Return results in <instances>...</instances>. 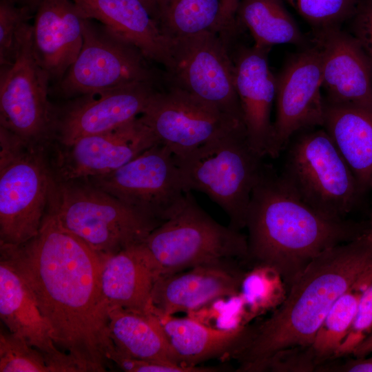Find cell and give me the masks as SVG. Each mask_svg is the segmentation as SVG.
<instances>
[{
	"label": "cell",
	"instance_id": "6da1fadb",
	"mask_svg": "<svg viewBox=\"0 0 372 372\" xmlns=\"http://www.w3.org/2000/svg\"><path fill=\"white\" fill-rule=\"evenodd\" d=\"M0 258L30 289L57 348L80 372L106 371L115 347L102 291L101 255L46 213L32 239L0 244Z\"/></svg>",
	"mask_w": 372,
	"mask_h": 372
},
{
	"label": "cell",
	"instance_id": "7a4b0ae2",
	"mask_svg": "<svg viewBox=\"0 0 372 372\" xmlns=\"http://www.w3.org/2000/svg\"><path fill=\"white\" fill-rule=\"evenodd\" d=\"M245 227L249 262L276 269L288 289L313 258L361 237L367 229L359 223L316 211L266 163L251 192Z\"/></svg>",
	"mask_w": 372,
	"mask_h": 372
},
{
	"label": "cell",
	"instance_id": "3957f363",
	"mask_svg": "<svg viewBox=\"0 0 372 372\" xmlns=\"http://www.w3.org/2000/svg\"><path fill=\"white\" fill-rule=\"evenodd\" d=\"M371 265L372 249L364 235L313 258L289 287L283 303L254 327L249 342L234 358L240 362L238 371H247L282 349L311 347L334 302Z\"/></svg>",
	"mask_w": 372,
	"mask_h": 372
},
{
	"label": "cell",
	"instance_id": "277c9868",
	"mask_svg": "<svg viewBox=\"0 0 372 372\" xmlns=\"http://www.w3.org/2000/svg\"><path fill=\"white\" fill-rule=\"evenodd\" d=\"M46 213L101 255L143 242L161 225L87 180H53Z\"/></svg>",
	"mask_w": 372,
	"mask_h": 372
},
{
	"label": "cell",
	"instance_id": "5b68a950",
	"mask_svg": "<svg viewBox=\"0 0 372 372\" xmlns=\"http://www.w3.org/2000/svg\"><path fill=\"white\" fill-rule=\"evenodd\" d=\"M174 156L188 192L208 196L226 213L231 228L245 227L251 192L264 163L249 145L244 127Z\"/></svg>",
	"mask_w": 372,
	"mask_h": 372
},
{
	"label": "cell",
	"instance_id": "8992f818",
	"mask_svg": "<svg viewBox=\"0 0 372 372\" xmlns=\"http://www.w3.org/2000/svg\"><path fill=\"white\" fill-rule=\"evenodd\" d=\"M283 151L279 175L285 185L320 214L345 219L363 192L324 128L297 132Z\"/></svg>",
	"mask_w": 372,
	"mask_h": 372
},
{
	"label": "cell",
	"instance_id": "52a82bcc",
	"mask_svg": "<svg viewBox=\"0 0 372 372\" xmlns=\"http://www.w3.org/2000/svg\"><path fill=\"white\" fill-rule=\"evenodd\" d=\"M144 243L159 276L200 265L249 262L247 237L214 220L191 192L182 207L155 228Z\"/></svg>",
	"mask_w": 372,
	"mask_h": 372
},
{
	"label": "cell",
	"instance_id": "ba28073f",
	"mask_svg": "<svg viewBox=\"0 0 372 372\" xmlns=\"http://www.w3.org/2000/svg\"><path fill=\"white\" fill-rule=\"evenodd\" d=\"M0 244L18 245L38 234L53 180L41 146L0 127Z\"/></svg>",
	"mask_w": 372,
	"mask_h": 372
},
{
	"label": "cell",
	"instance_id": "9c48e42d",
	"mask_svg": "<svg viewBox=\"0 0 372 372\" xmlns=\"http://www.w3.org/2000/svg\"><path fill=\"white\" fill-rule=\"evenodd\" d=\"M84 179L161 224L182 207L189 192L173 153L161 144L114 171Z\"/></svg>",
	"mask_w": 372,
	"mask_h": 372
},
{
	"label": "cell",
	"instance_id": "30bf717a",
	"mask_svg": "<svg viewBox=\"0 0 372 372\" xmlns=\"http://www.w3.org/2000/svg\"><path fill=\"white\" fill-rule=\"evenodd\" d=\"M147 61L135 46L86 18L80 53L57 82L56 90L64 96H79L136 83H154L156 75Z\"/></svg>",
	"mask_w": 372,
	"mask_h": 372
},
{
	"label": "cell",
	"instance_id": "8fae6325",
	"mask_svg": "<svg viewBox=\"0 0 372 372\" xmlns=\"http://www.w3.org/2000/svg\"><path fill=\"white\" fill-rule=\"evenodd\" d=\"M227 41L212 32L168 40L171 65L167 72L174 85L244 126Z\"/></svg>",
	"mask_w": 372,
	"mask_h": 372
},
{
	"label": "cell",
	"instance_id": "7c38bea8",
	"mask_svg": "<svg viewBox=\"0 0 372 372\" xmlns=\"http://www.w3.org/2000/svg\"><path fill=\"white\" fill-rule=\"evenodd\" d=\"M32 26L16 58L0 70V127L42 146L55 135L56 110L48 98L50 77L34 53Z\"/></svg>",
	"mask_w": 372,
	"mask_h": 372
},
{
	"label": "cell",
	"instance_id": "4fadbf2b",
	"mask_svg": "<svg viewBox=\"0 0 372 372\" xmlns=\"http://www.w3.org/2000/svg\"><path fill=\"white\" fill-rule=\"evenodd\" d=\"M140 118L174 155L192 151L233 129L245 128L214 105L174 85L157 90Z\"/></svg>",
	"mask_w": 372,
	"mask_h": 372
},
{
	"label": "cell",
	"instance_id": "5bb4252c",
	"mask_svg": "<svg viewBox=\"0 0 372 372\" xmlns=\"http://www.w3.org/2000/svg\"><path fill=\"white\" fill-rule=\"evenodd\" d=\"M276 76V116L273 122L276 158L297 132L323 127L325 113L322 54L313 42L289 58Z\"/></svg>",
	"mask_w": 372,
	"mask_h": 372
},
{
	"label": "cell",
	"instance_id": "9a60e30c",
	"mask_svg": "<svg viewBox=\"0 0 372 372\" xmlns=\"http://www.w3.org/2000/svg\"><path fill=\"white\" fill-rule=\"evenodd\" d=\"M156 91L154 83L141 82L79 96L56 112L55 135L67 147L117 128L141 115Z\"/></svg>",
	"mask_w": 372,
	"mask_h": 372
},
{
	"label": "cell",
	"instance_id": "2e32d148",
	"mask_svg": "<svg viewBox=\"0 0 372 372\" xmlns=\"http://www.w3.org/2000/svg\"><path fill=\"white\" fill-rule=\"evenodd\" d=\"M156 144L160 143L154 134L138 116L65 147L59 157L58 180L69 181L110 173Z\"/></svg>",
	"mask_w": 372,
	"mask_h": 372
},
{
	"label": "cell",
	"instance_id": "e0dca14e",
	"mask_svg": "<svg viewBox=\"0 0 372 372\" xmlns=\"http://www.w3.org/2000/svg\"><path fill=\"white\" fill-rule=\"evenodd\" d=\"M269 48L242 46L233 59L235 86L242 110L246 137L261 157L276 158L273 122L276 76L268 63Z\"/></svg>",
	"mask_w": 372,
	"mask_h": 372
},
{
	"label": "cell",
	"instance_id": "ac0fdd59",
	"mask_svg": "<svg viewBox=\"0 0 372 372\" xmlns=\"http://www.w3.org/2000/svg\"><path fill=\"white\" fill-rule=\"evenodd\" d=\"M313 33L322 54L325 103L372 109V65L358 41L341 28Z\"/></svg>",
	"mask_w": 372,
	"mask_h": 372
},
{
	"label": "cell",
	"instance_id": "d6986e66",
	"mask_svg": "<svg viewBox=\"0 0 372 372\" xmlns=\"http://www.w3.org/2000/svg\"><path fill=\"white\" fill-rule=\"evenodd\" d=\"M0 318L10 331L43 353L52 372H80L71 356L54 344L50 325L25 282L1 258Z\"/></svg>",
	"mask_w": 372,
	"mask_h": 372
},
{
	"label": "cell",
	"instance_id": "ffe728a7",
	"mask_svg": "<svg viewBox=\"0 0 372 372\" xmlns=\"http://www.w3.org/2000/svg\"><path fill=\"white\" fill-rule=\"evenodd\" d=\"M85 17L72 0H41L32 25L36 56L50 81L59 82L76 61Z\"/></svg>",
	"mask_w": 372,
	"mask_h": 372
},
{
	"label": "cell",
	"instance_id": "44dd1931",
	"mask_svg": "<svg viewBox=\"0 0 372 372\" xmlns=\"http://www.w3.org/2000/svg\"><path fill=\"white\" fill-rule=\"evenodd\" d=\"M236 263L200 265L158 276L152 293L154 309L166 315L187 313L214 299L238 293L245 272Z\"/></svg>",
	"mask_w": 372,
	"mask_h": 372
},
{
	"label": "cell",
	"instance_id": "7402d4cb",
	"mask_svg": "<svg viewBox=\"0 0 372 372\" xmlns=\"http://www.w3.org/2000/svg\"><path fill=\"white\" fill-rule=\"evenodd\" d=\"M101 256L102 291L110 310L152 313V293L159 274L144 242Z\"/></svg>",
	"mask_w": 372,
	"mask_h": 372
},
{
	"label": "cell",
	"instance_id": "603a6c76",
	"mask_svg": "<svg viewBox=\"0 0 372 372\" xmlns=\"http://www.w3.org/2000/svg\"><path fill=\"white\" fill-rule=\"evenodd\" d=\"M83 16L96 20L138 48L148 61L171 65L169 41L140 0H72Z\"/></svg>",
	"mask_w": 372,
	"mask_h": 372
},
{
	"label": "cell",
	"instance_id": "cb8c5ba5",
	"mask_svg": "<svg viewBox=\"0 0 372 372\" xmlns=\"http://www.w3.org/2000/svg\"><path fill=\"white\" fill-rule=\"evenodd\" d=\"M169 342L185 365L220 357L235 358L249 342L254 327L222 330L190 318H177L154 309Z\"/></svg>",
	"mask_w": 372,
	"mask_h": 372
},
{
	"label": "cell",
	"instance_id": "d4e9b609",
	"mask_svg": "<svg viewBox=\"0 0 372 372\" xmlns=\"http://www.w3.org/2000/svg\"><path fill=\"white\" fill-rule=\"evenodd\" d=\"M323 127L349 166L362 192L372 189V109L325 103Z\"/></svg>",
	"mask_w": 372,
	"mask_h": 372
},
{
	"label": "cell",
	"instance_id": "484cf974",
	"mask_svg": "<svg viewBox=\"0 0 372 372\" xmlns=\"http://www.w3.org/2000/svg\"><path fill=\"white\" fill-rule=\"evenodd\" d=\"M110 338L119 353L135 359L185 365L158 318L122 308L109 312ZM191 366V365H190Z\"/></svg>",
	"mask_w": 372,
	"mask_h": 372
},
{
	"label": "cell",
	"instance_id": "4316f807",
	"mask_svg": "<svg viewBox=\"0 0 372 372\" xmlns=\"http://www.w3.org/2000/svg\"><path fill=\"white\" fill-rule=\"evenodd\" d=\"M154 20L167 41L207 32L228 37L236 30L226 19L222 0H163Z\"/></svg>",
	"mask_w": 372,
	"mask_h": 372
},
{
	"label": "cell",
	"instance_id": "83f0119b",
	"mask_svg": "<svg viewBox=\"0 0 372 372\" xmlns=\"http://www.w3.org/2000/svg\"><path fill=\"white\" fill-rule=\"evenodd\" d=\"M238 27L247 28L258 48L289 43L309 46L283 0H240L236 13Z\"/></svg>",
	"mask_w": 372,
	"mask_h": 372
},
{
	"label": "cell",
	"instance_id": "f1b7e54d",
	"mask_svg": "<svg viewBox=\"0 0 372 372\" xmlns=\"http://www.w3.org/2000/svg\"><path fill=\"white\" fill-rule=\"evenodd\" d=\"M371 280L372 265L331 306L311 345L319 364L335 358L352 327L360 300Z\"/></svg>",
	"mask_w": 372,
	"mask_h": 372
},
{
	"label": "cell",
	"instance_id": "f546056e",
	"mask_svg": "<svg viewBox=\"0 0 372 372\" xmlns=\"http://www.w3.org/2000/svg\"><path fill=\"white\" fill-rule=\"evenodd\" d=\"M239 292L254 320L278 309L286 299L288 288L276 269L256 263L245 272Z\"/></svg>",
	"mask_w": 372,
	"mask_h": 372
},
{
	"label": "cell",
	"instance_id": "4dcf8cb0",
	"mask_svg": "<svg viewBox=\"0 0 372 372\" xmlns=\"http://www.w3.org/2000/svg\"><path fill=\"white\" fill-rule=\"evenodd\" d=\"M32 12L17 0H0V65L11 64L17 58L32 25Z\"/></svg>",
	"mask_w": 372,
	"mask_h": 372
},
{
	"label": "cell",
	"instance_id": "1f68e13d",
	"mask_svg": "<svg viewBox=\"0 0 372 372\" xmlns=\"http://www.w3.org/2000/svg\"><path fill=\"white\" fill-rule=\"evenodd\" d=\"M187 313L205 325L222 330L242 329L253 320L240 292L214 299Z\"/></svg>",
	"mask_w": 372,
	"mask_h": 372
},
{
	"label": "cell",
	"instance_id": "d6a6232c",
	"mask_svg": "<svg viewBox=\"0 0 372 372\" xmlns=\"http://www.w3.org/2000/svg\"><path fill=\"white\" fill-rule=\"evenodd\" d=\"M312 28L313 32L341 28L360 0H285Z\"/></svg>",
	"mask_w": 372,
	"mask_h": 372
},
{
	"label": "cell",
	"instance_id": "836d02e7",
	"mask_svg": "<svg viewBox=\"0 0 372 372\" xmlns=\"http://www.w3.org/2000/svg\"><path fill=\"white\" fill-rule=\"evenodd\" d=\"M0 372H52V370L40 351L1 326Z\"/></svg>",
	"mask_w": 372,
	"mask_h": 372
},
{
	"label": "cell",
	"instance_id": "e575fe53",
	"mask_svg": "<svg viewBox=\"0 0 372 372\" xmlns=\"http://www.w3.org/2000/svg\"><path fill=\"white\" fill-rule=\"evenodd\" d=\"M318 366L311 346L291 347L276 351L250 366L247 371L311 372Z\"/></svg>",
	"mask_w": 372,
	"mask_h": 372
},
{
	"label": "cell",
	"instance_id": "d590c367",
	"mask_svg": "<svg viewBox=\"0 0 372 372\" xmlns=\"http://www.w3.org/2000/svg\"><path fill=\"white\" fill-rule=\"evenodd\" d=\"M372 332V280L364 291L352 327L335 358L352 355L356 347Z\"/></svg>",
	"mask_w": 372,
	"mask_h": 372
},
{
	"label": "cell",
	"instance_id": "8d00e7d4",
	"mask_svg": "<svg viewBox=\"0 0 372 372\" xmlns=\"http://www.w3.org/2000/svg\"><path fill=\"white\" fill-rule=\"evenodd\" d=\"M110 361L127 372H212L214 368L180 365L155 361L135 359L123 355L116 350L110 355Z\"/></svg>",
	"mask_w": 372,
	"mask_h": 372
},
{
	"label": "cell",
	"instance_id": "74e56055",
	"mask_svg": "<svg viewBox=\"0 0 372 372\" xmlns=\"http://www.w3.org/2000/svg\"><path fill=\"white\" fill-rule=\"evenodd\" d=\"M351 19L352 35L372 65V0H360Z\"/></svg>",
	"mask_w": 372,
	"mask_h": 372
},
{
	"label": "cell",
	"instance_id": "f35d334b",
	"mask_svg": "<svg viewBox=\"0 0 372 372\" xmlns=\"http://www.w3.org/2000/svg\"><path fill=\"white\" fill-rule=\"evenodd\" d=\"M329 369V371H341V372H372V356L369 358H355L344 363L343 364L331 368L328 367L324 369Z\"/></svg>",
	"mask_w": 372,
	"mask_h": 372
},
{
	"label": "cell",
	"instance_id": "ab89813d",
	"mask_svg": "<svg viewBox=\"0 0 372 372\" xmlns=\"http://www.w3.org/2000/svg\"><path fill=\"white\" fill-rule=\"evenodd\" d=\"M240 0H222L225 14L228 22L234 27L237 28L236 13Z\"/></svg>",
	"mask_w": 372,
	"mask_h": 372
},
{
	"label": "cell",
	"instance_id": "60d3db41",
	"mask_svg": "<svg viewBox=\"0 0 372 372\" xmlns=\"http://www.w3.org/2000/svg\"><path fill=\"white\" fill-rule=\"evenodd\" d=\"M372 353V332L354 350L352 355L355 358H363Z\"/></svg>",
	"mask_w": 372,
	"mask_h": 372
},
{
	"label": "cell",
	"instance_id": "b9f144b4",
	"mask_svg": "<svg viewBox=\"0 0 372 372\" xmlns=\"http://www.w3.org/2000/svg\"><path fill=\"white\" fill-rule=\"evenodd\" d=\"M154 19L159 5L163 0H140Z\"/></svg>",
	"mask_w": 372,
	"mask_h": 372
},
{
	"label": "cell",
	"instance_id": "7bdbcfd3",
	"mask_svg": "<svg viewBox=\"0 0 372 372\" xmlns=\"http://www.w3.org/2000/svg\"><path fill=\"white\" fill-rule=\"evenodd\" d=\"M19 3L28 8L32 12H35L41 0H17Z\"/></svg>",
	"mask_w": 372,
	"mask_h": 372
},
{
	"label": "cell",
	"instance_id": "ee69618b",
	"mask_svg": "<svg viewBox=\"0 0 372 372\" xmlns=\"http://www.w3.org/2000/svg\"><path fill=\"white\" fill-rule=\"evenodd\" d=\"M364 236L368 245H369V247L372 249V211H371V216L370 223H369V226L367 227V229H366L365 234H364Z\"/></svg>",
	"mask_w": 372,
	"mask_h": 372
}]
</instances>
